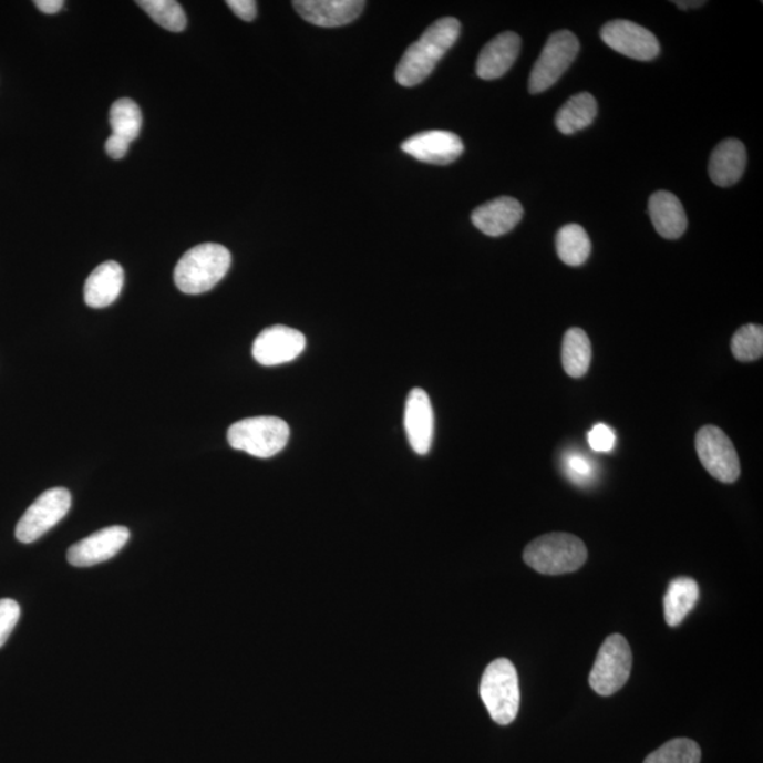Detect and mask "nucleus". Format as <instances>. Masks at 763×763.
<instances>
[{
	"label": "nucleus",
	"mask_w": 763,
	"mask_h": 763,
	"mask_svg": "<svg viewBox=\"0 0 763 763\" xmlns=\"http://www.w3.org/2000/svg\"><path fill=\"white\" fill-rule=\"evenodd\" d=\"M461 24L457 19H439L426 29L422 38L404 51L396 69V81L402 86H416L433 73L435 65L457 42Z\"/></svg>",
	"instance_id": "nucleus-1"
},
{
	"label": "nucleus",
	"mask_w": 763,
	"mask_h": 763,
	"mask_svg": "<svg viewBox=\"0 0 763 763\" xmlns=\"http://www.w3.org/2000/svg\"><path fill=\"white\" fill-rule=\"evenodd\" d=\"M230 268L229 250L219 244L189 249L174 269V283L186 295H202L215 288Z\"/></svg>",
	"instance_id": "nucleus-2"
},
{
	"label": "nucleus",
	"mask_w": 763,
	"mask_h": 763,
	"mask_svg": "<svg viewBox=\"0 0 763 763\" xmlns=\"http://www.w3.org/2000/svg\"><path fill=\"white\" fill-rule=\"evenodd\" d=\"M587 547L582 540L568 534L537 537L524 551L526 565L546 576L577 571L587 561Z\"/></svg>",
	"instance_id": "nucleus-3"
},
{
	"label": "nucleus",
	"mask_w": 763,
	"mask_h": 763,
	"mask_svg": "<svg viewBox=\"0 0 763 763\" xmlns=\"http://www.w3.org/2000/svg\"><path fill=\"white\" fill-rule=\"evenodd\" d=\"M480 694L496 724H512L520 707L519 678L514 663L508 659H496L486 666Z\"/></svg>",
	"instance_id": "nucleus-4"
},
{
	"label": "nucleus",
	"mask_w": 763,
	"mask_h": 763,
	"mask_svg": "<svg viewBox=\"0 0 763 763\" xmlns=\"http://www.w3.org/2000/svg\"><path fill=\"white\" fill-rule=\"evenodd\" d=\"M289 437V424L274 416L240 420L228 430L230 447L258 458L275 457L286 447Z\"/></svg>",
	"instance_id": "nucleus-5"
},
{
	"label": "nucleus",
	"mask_w": 763,
	"mask_h": 763,
	"mask_svg": "<svg viewBox=\"0 0 763 763\" xmlns=\"http://www.w3.org/2000/svg\"><path fill=\"white\" fill-rule=\"evenodd\" d=\"M632 650L622 635L614 633L606 639L597 654L590 673V685L599 695L616 694L631 676Z\"/></svg>",
	"instance_id": "nucleus-6"
},
{
	"label": "nucleus",
	"mask_w": 763,
	"mask_h": 763,
	"mask_svg": "<svg viewBox=\"0 0 763 763\" xmlns=\"http://www.w3.org/2000/svg\"><path fill=\"white\" fill-rule=\"evenodd\" d=\"M580 43L568 30L553 33L543 48L529 76L530 94H540L555 85L576 60Z\"/></svg>",
	"instance_id": "nucleus-7"
},
{
	"label": "nucleus",
	"mask_w": 763,
	"mask_h": 763,
	"mask_svg": "<svg viewBox=\"0 0 763 763\" xmlns=\"http://www.w3.org/2000/svg\"><path fill=\"white\" fill-rule=\"evenodd\" d=\"M695 452L704 468L720 483L732 484L740 478L739 454L729 435L720 427L711 426V424L701 427L695 435Z\"/></svg>",
	"instance_id": "nucleus-8"
},
{
	"label": "nucleus",
	"mask_w": 763,
	"mask_h": 763,
	"mask_svg": "<svg viewBox=\"0 0 763 763\" xmlns=\"http://www.w3.org/2000/svg\"><path fill=\"white\" fill-rule=\"evenodd\" d=\"M71 508V494L65 488L45 491L24 512L17 526V537L22 543H33L63 520Z\"/></svg>",
	"instance_id": "nucleus-9"
},
{
	"label": "nucleus",
	"mask_w": 763,
	"mask_h": 763,
	"mask_svg": "<svg viewBox=\"0 0 763 763\" xmlns=\"http://www.w3.org/2000/svg\"><path fill=\"white\" fill-rule=\"evenodd\" d=\"M601 39L617 53L633 60L650 61L660 53L657 35L629 20H612L604 25Z\"/></svg>",
	"instance_id": "nucleus-10"
},
{
	"label": "nucleus",
	"mask_w": 763,
	"mask_h": 763,
	"mask_svg": "<svg viewBox=\"0 0 763 763\" xmlns=\"http://www.w3.org/2000/svg\"><path fill=\"white\" fill-rule=\"evenodd\" d=\"M305 348L303 332L286 326H274L256 337L252 353L260 365L276 367L295 361Z\"/></svg>",
	"instance_id": "nucleus-11"
},
{
	"label": "nucleus",
	"mask_w": 763,
	"mask_h": 763,
	"mask_svg": "<svg viewBox=\"0 0 763 763\" xmlns=\"http://www.w3.org/2000/svg\"><path fill=\"white\" fill-rule=\"evenodd\" d=\"M131 532L125 526H111L75 543L66 553V560L74 567H91L111 560L126 546Z\"/></svg>",
	"instance_id": "nucleus-12"
},
{
	"label": "nucleus",
	"mask_w": 763,
	"mask_h": 763,
	"mask_svg": "<svg viewBox=\"0 0 763 763\" xmlns=\"http://www.w3.org/2000/svg\"><path fill=\"white\" fill-rule=\"evenodd\" d=\"M402 151L427 165L447 166L464 153L461 137L447 131L417 133L402 143Z\"/></svg>",
	"instance_id": "nucleus-13"
},
{
	"label": "nucleus",
	"mask_w": 763,
	"mask_h": 763,
	"mask_svg": "<svg viewBox=\"0 0 763 763\" xmlns=\"http://www.w3.org/2000/svg\"><path fill=\"white\" fill-rule=\"evenodd\" d=\"M404 430L413 452L429 454L434 435V412L429 394L423 389L416 388L409 393L404 408Z\"/></svg>",
	"instance_id": "nucleus-14"
},
{
	"label": "nucleus",
	"mask_w": 763,
	"mask_h": 763,
	"mask_svg": "<svg viewBox=\"0 0 763 763\" xmlns=\"http://www.w3.org/2000/svg\"><path fill=\"white\" fill-rule=\"evenodd\" d=\"M362 0H296L293 7L301 18L320 28H341L360 18Z\"/></svg>",
	"instance_id": "nucleus-15"
},
{
	"label": "nucleus",
	"mask_w": 763,
	"mask_h": 763,
	"mask_svg": "<svg viewBox=\"0 0 763 763\" xmlns=\"http://www.w3.org/2000/svg\"><path fill=\"white\" fill-rule=\"evenodd\" d=\"M524 217V207L512 197L491 199L484 206L474 209L471 219L476 228L488 237H502L511 233Z\"/></svg>",
	"instance_id": "nucleus-16"
},
{
	"label": "nucleus",
	"mask_w": 763,
	"mask_h": 763,
	"mask_svg": "<svg viewBox=\"0 0 763 763\" xmlns=\"http://www.w3.org/2000/svg\"><path fill=\"white\" fill-rule=\"evenodd\" d=\"M522 40L514 32L496 35L481 50L476 61V75L483 80H496L508 73L520 53Z\"/></svg>",
	"instance_id": "nucleus-17"
},
{
	"label": "nucleus",
	"mask_w": 763,
	"mask_h": 763,
	"mask_svg": "<svg viewBox=\"0 0 763 763\" xmlns=\"http://www.w3.org/2000/svg\"><path fill=\"white\" fill-rule=\"evenodd\" d=\"M125 271L120 264L110 262L96 266L86 279L84 286V299L91 309H105L120 297L124 288Z\"/></svg>",
	"instance_id": "nucleus-18"
},
{
	"label": "nucleus",
	"mask_w": 763,
	"mask_h": 763,
	"mask_svg": "<svg viewBox=\"0 0 763 763\" xmlns=\"http://www.w3.org/2000/svg\"><path fill=\"white\" fill-rule=\"evenodd\" d=\"M746 167V151L739 140L722 141L711 153L709 174L719 187H731L740 182Z\"/></svg>",
	"instance_id": "nucleus-19"
},
{
	"label": "nucleus",
	"mask_w": 763,
	"mask_h": 763,
	"mask_svg": "<svg viewBox=\"0 0 763 763\" xmlns=\"http://www.w3.org/2000/svg\"><path fill=\"white\" fill-rule=\"evenodd\" d=\"M649 215L660 237L679 239L688 229V215L674 194L658 192L649 198Z\"/></svg>",
	"instance_id": "nucleus-20"
},
{
	"label": "nucleus",
	"mask_w": 763,
	"mask_h": 763,
	"mask_svg": "<svg viewBox=\"0 0 763 763\" xmlns=\"http://www.w3.org/2000/svg\"><path fill=\"white\" fill-rule=\"evenodd\" d=\"M699 584L690 577H678L670 581L664 596V619L669 627H679L699 602Z\"/></svg>",
	"instance_id": "nucleus-21"
},
{
	"label": "nucleus",
	"mask_w": 763,
	"mask_h": 763,
	"mask_svg": "<svg viewBox=\"0 0 763 763\" xmlns=\"http://www.w3.org/2000/svg\"><path fill=\"white\" fill-rule=\"evenodd\" d=\"M597 112V101L591 94L581 92V94L573 95L557 112V130L563 135H575L592 124Z\"/></svg>",
	"instance_id": "nucleus-22"
},
{
	"label": "nucleus",
	"mask_w": 763,
	"mask_h": 763,
	"mask_svg": "<svg viewBox=\"0 0 763 763\" xmlns=\"http://www.w3.org/2000/svg\"><path fill=\"white\" fill-rule=\"evenodd\" d=\"M563 368L568 377L582 378L591 363V342L586 331L570 329L563 338Z\"/></svg>",
	"instance_id": "nucleus-23"
},
{
	"label": "nucleus",
	"mask_w": 763,
	"mask_h": 763,
	"mask_svg": "<svg viewBox=\"0 0 763 763\" xmlns=\"http://www.w3.org/2000/svg\"><path fill=\"white\" fill-rule=\"evenodd\" d=\"M556 249L563 264L581 266L590 258L591 240L580 225L568 224L557 233Z\"/></svg>",
	"instance_id": "nucleus-24"
},
{
	"label": "nucleus",
	"mask_w": 763,
	"mask_h": 763,
	"mask_svg": "<svg viewBox=\"0 0 763 763\" xmlns=\"http://www.w3.org/2000/svg\"><path fill=\"white\" fill-rule=\"evenodd\" d=\"M110 124L112 135L127 143L136 141L143 125L141 107L130 99L117 100L111 107Z\"/></svg>",
	"instance_id": "nucleus-25"
},
{
	"label": "nucleus",
	"mask_w": 763,
	"mask_h": 763,
	"mask_svg": "<svg viewBox=\"0 0 763 763\" xmlns=\"http://www.w3.org/2000/svg\"><path fill=\"white\" fill-rule=\"evenodd\" d=\"M137 4L168 32L178 33L186 29L187 17L181 3L174 0H140Z\"/></svg>",
	"instance_id": "nucleus-26"
},
{
	"label": "nucleus",
	"mask_w": 763,
	"mask_h": 763,
	"mask_svg": "<svg viewBox=\"0 0 763 763\" xmlns=\"http://www.w3.org/2000/svg\"><path fill=\"white\" fill-rule=\"evenodd\" d=\"M701 750L698 742L689 739H676L666 742L652 752L643 763H700Z\"/></svg>",
	"instance_id": "nucleus-27"
},
{
	"label": "nucleus",
	"mask_w": 763,
	"mask_h": 763,
	"mask_svg": "<svg viewBox=\"0 0 763 763\" xmlns=\"http://www.w3.org/2000/svg\"><path fill=\"white\" fill-rule=\"evenodd\" d=\"M732 355L741 362L761 360L763 355L762 326L746 324L735 332L731 341Z\"/></svg>",
	"instance_id": "nucleus-28"
},
{
	"label": "nucleus",
	"mask_w": 763,
	"mask_h": 763,
	"mask_svg": "<svg viewBox=\"0 0 763 763\" xmlns=\"http://www.w3.org/2000/svg\"><path fill=\"white\" fill-rule=\"evenodd\" d=\"M565 471L568 478L577 485H588L596 474L590 458L580 453H568L565 458Z\"/></svg>",
	"instance_id": "nucleus-29"
},
{
	"label": "nucleus",
	"mask_w": 763,
	"mask_h": 763,
	"mask_svg": "<svg viewBox=\"0 0 763 763\" xmlns=\"http://www.w3.org/2000/svg\"><path fill=\"white\" fill-rule=\"evenodd\" d=\"M20 618V606L14 599H0V648L8 642Z\"/></svg>",
	"instance_id": "nucleus-30"
},
{
	"label": "nucleus",
	"mask_w": 763,
	"mask_h": 763,
	"mask_svg": "<svg viewBox=\"0 0 763 763\" xmlns=\"http://www.w3.org/2000/svg\"><path fill=\"white\" fill-rule=\"evenodd\" d=\"M616 433L612 429H609L607 424H596L588 433V444L598 453H609L616 447Z\"/></svg>",
	"instance_id": "nucleus-31"
},
{
	"label": "nucleus",
	"mask_w": 763,
	"mask_h": 763,
	"mask_svg": "<svg viewBox=\"0 0 763 763\" xmlns=\"http://www.w3.org/2000/svg\"><path fill=\"white\" fill-rule=\"evenodd\" d=\"M227 4L245 22H252L258 14V3L254 0H228Z\"/></svg>",
	"instance_id": "nucleus-32"
},
{
	"label": "nucleus",
	"mask_w": 763,
	"mask_h": 763,
	"mask_svg": "<svg viewBox=\"0 0 763 763\" xmlns=\"http://www.w3.org/2000/svg\"><path fill=\"white\" fill-rule=\"evenodd\" d=\"M131 143L122 141L121 137L111 135L105 142V151L107 156L115 158V161H121L126 156L127 151H130Z\"/></svg>",
	"instance_id": "nucleus-33"
},
{
	"label": "nucleus",
	"mask_w": 763,
	"mask_h": 763,
	"mask_svg": "<svg viewBox=\"0 0 763 763\" xmlns=\"http://www.w3.org/2000/svg\"><path fill=\"white\" fill-rule=\"evenodd\" d=\"M35 7L45 14L59 13L64 8L63 0H38L34 2Z\"/></svg>",
	"instance_id": "nucleus-34"
},
{
	"label": "nucleus",
	"mask_w": 763,
	"mask_h": 763,
	"mask_svg": "<svg viewBox=\"0 0 763 763\" xmlns=\"http://www.w3.org/2000/svg\"><path fill=\"white\" fill-rule=\"evenodd\" d=\"M674 4L679 9L688 10L704 7L705 2H700V0H695V2H674Z\"/></svg>",
	"instance_id": "nucleus-35"
}]
</instances>
